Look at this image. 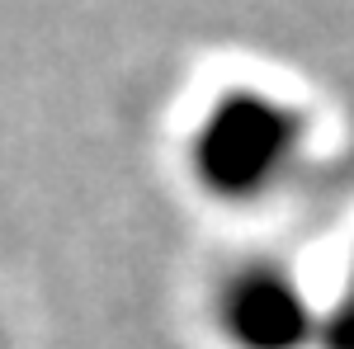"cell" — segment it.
Listing matches in <instances>:
<instances>
[{"mask_svg": "<svg viewBox=\"0 0 354 349\" xmlns=\"http://www.w3.org/2000/svg\"><path fill=\"white\" fill-rule=\"evenodd\" d=\"M302 113L288 109L274 95L260 90H236L213 104L208 128L194 137V156H198V175L213 185V194H270V180L288 175V165L302 147Z\"/></svg>", "mask_w": 354, "mask_h": 349, "instance_id": "obj_1", "label": "cell"}, {"mask_svg": "<svg viewBox=\"0 0 354 349\" xmlns=\"http://www.w3.org/2000/svg\"><path fill=\"white\" fill-rule=\"evenodd\" d=\"M317 340H326L330 349H354V245H350V260H345L340 293L317 317Z\"/></svg>", "mask_w": 354, "mask_h": 349, "instance_id": "obj_3", "label": "cell"}, {"mask_svg": "<svg viewBox=\"0 0 354 349\" xmlns=\"http://www.w3.org/2000/svg\"><path fill=\"white\" fill-rule=\"evenodd\" d=\"M222 326L241 349H302L317 340V302L279 269H241L222 293Z\"/></svg>", "mask_w": 354, "mask_h": 349, "instance_id": "obj_2", "label": "cell"}]
</instances>
